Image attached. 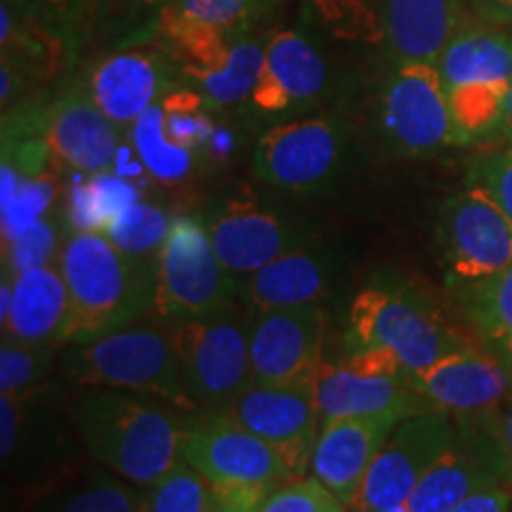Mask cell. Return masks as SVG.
Here are the masks:
<instances>
[{
    "mask_svg": "<svg viewBox=\"0 0 512 512\" xmlns=\"http://www.w3.org/2000/svg\"><path fill=\"white\" fill-rule=\"evenodd\" d=\"M380 128L389 147L401 155H432L456 145L439 64L389 62L380 88Z\"/></svg>",
    "mask_w": 512,
    "mask_h": 512,
    "instance_id": "10",
    "label": "cell"
},
{
    "mask_svg": "<svg viewBox=\"0 0 512 512\" xmlns=\"http://www.w3.org/2000/svg\"><path fill=\"white\" fill-rule=\"evenodd\" d=\"M320 418H396L432 408L413 387L411 370L392 351H351L347 361L320 370L316 382Z\"/></svg>",
    "mask_w": 512,
    "mask_h": 512,
    "instance_id": "9",
    "label": "cell"
},
{
    "mask_svg": "<svg viewBox=\"0 0 512 512\" xmlns=\"http://www.w3.org/2000/svg\"><path fill=\"white\" fill-rule=\"evenodd\" d=\"M325 316L318 304L259 311L249 328L252 380L273 387H316L323 361Z\"/></svg>",
    "mask_w": 512,
    "mask_h": 512,
    "instance_id": "14",
    "label": "cell"
},
{
    "mask_svg": "<svg viewBox=\"0 0 512 512\" xmlns=\"http://www.w3.org/2000/svg\"><path fill=\"white\" fill-rule=\"evenodd\" d=\"M91 95L114 124L133 126L136 119L174 86V69L164 55L124 48L95 64L86 76Z\"/></svg>",
    "mask_w": 512,
    "mask_h": 512,
    "instance_id": "21",
    "label": "cell"
},
{
    "mask_svg": "<svg viewBox=\"0 0 512 512\" xmlns=\"http://www.w3.org/2000/svg\"><path fill=\"white\" fill-rule=\"evenodd\" d=\"M216 489L202 472L181 460L169 475L147 486L145 512H214Z\"/></svg>",
    "mask_w": 512,
    "mask_h": 512,
    "instance_id": "32",
    "label": "cell"
},
{
    "mask_svg": "<svg viewBox=\"0 0 512 512\" xmlns=\"http://www.w3.org/2000/svg\"><path fill=\"white\" fill-rule=\"evenodd\" d=\"M501 131L505 133V140L512 145V83H510V93H508V102H505V114H503V126Z\"/></svg>",
    "mask_w": 512,
    "mask_h": 512,
    "instance_id": "42",
    "label": "cell"
},
{
    "mask_svg": "<svg viewBox=\"0 0 512 512\" xmlns=\"http://www.w3.org/2000/svg\"><path fill=\"white\" fill-rule=\"evenodd\" d=\"M458 427L444 408H427L401 420L370 465L361 494L351 508L358 512H399L427 470L456 441Z\"/></svg>",
    "mask_w": 512,
    "mask_h": 512,
    "instance_id": "12",
    "label": "cell"
},
{
    "mask_svg": "<svg viewBox=\"0 0 512 512\" xmlns=\"http://www.w3.org/2000/svg\"><path fill=\"white\" fill-rule=\"evenodd\" d=\"M501 434H503L505 453H508V460H510V465H512V406H510V411L505 413V418L501 422Z\"/></svg>",
    "mask_w": 512,
    "mask_h": 512,
    "instance_id": "41",
    "label": "cell"
},
{
    "mask_svg": "<svg viewBox=\"0 0 512 512\" xmlns=\"http://www.w3.org/2000/svg\"><path fill=\"white\" fill-rule=\"evenodd\" d=\"M456 145L475 143L503 126L512 83V29L472 24L453 36L439 60Z\"/></svg>",
    "mask_w": 512,
    "mask_h": 512,
    "instance_id": "5",
    "label": "cell"
},
{
    "mask_svg": "<svg viewBox=\"0 0 512 512\" xmlns=\"http://www.w3.org/2000/svg\"><path fill=\"white\" fill-rule=\"evenodd\" d=\"M437 233L458 283H484L512 266V221L482 185L470 183L444 204Z\"/></svg>",
    "mask_w": 512,
    "mask_h": 512,
    "instance_id": "13",
    "label": "cell"
},
{
    "mask_svg": "<svg viewBox=\"0 0 512 512\" xmlns=\"http://www.w3.org/2000/svg\"><path fill=\"white\" fill-rule=\"evenodd\" d=\"M399 422L396 418L323 420L311 456V475L351 508L375 456Z\"/></svg>",
    "mask_w": 512,
    "mask_h": 512,
    "instance_id": "19",
    "label": "cell"
},
{
    "mask_svg": "<svg viewBox=\"0 0 512 512\" xmlns=\"http://www.w3.org/2000/svg\"><path fill=\"white\" fill-rule=\"evenodd\" d=\"M183 460L209 479L221 503L252 512L273 489L299 479L271 444L223 413H204L190 422Z\"/></svg>",
    "mask_w": 512,
    "mask_h": 512,
    "instance_id": "6",
    "label": "cell"
},
{
    "mask_svg": "<svg viewBox=\"0 0 512 512\" xmlns=\"http://www.w3.org/2000/svg\"><path fill=\"white\" fill-rule=\"evenodd\" d=\"M235 275L226 271L211 245L207 221L176 216L157 254L155 316L164 323L228 311Z\"/></svg>",
    "mask_w": 512,
    "mask_h": 512,
    "instance_id": "8",
    "label": "cell"
},
{
    "mask_svg": "<svg viewBox=\"0 0 512 512\" xmlns=\"http://www.w3.org/2000/svg\"><path fill=\"white\" fill-rule=\"evenodd\" d=\"M347 347L392 351L415 373L470 344L420 292L396 283H370L351 302Z\"/></svg>",
    "mask_w": 512,
    "mask_h": 512,
    "instance_id": "4",
    "label": "cell"
},
{
    "mask_svg": "<svg viewBox=\"0 0 512 512\" xmlns=\"http://www.w3.org/2000/svg\"><path fill=\"white\" fill-rule=\"evenodd\" d=\"M31 17L76 57L91 36L95 0H17Z\"/></svg>",
    "mask_w": 512,
    "mask_h": 512,
    "instance_id": "33",
    "label": "cell"
},
{
    "mask_svg": "<svg viewBox=\"0 0 512 512\" xmlns=\"http://www.w3.org/2000/svg\"><path fill=\"white\" fill-rule=\"evenodd\" d=\"M133 143L145 169L159 181H181L192 166V150L178 145L166 131L162 102L145 110L133 124Z\"/></svg>",
    "mask_w": 512,
    "mask_h": 512,
    "instance_id": "28",
    "label": "cell"
},
{
    "mask_svg": "<svg viewBox=\"0 0 512 512\" xmlns=\"http://www.w3.org/2000/svg\"><path fill=\"white\" fill-rule=\"evenodd\" d=\"M510 494L505 484H491L472 491L448 512H510Z\"/></svg>",
    "mask_w": 512,
    "mask_h": 512,
    "instance_id": "39",
    "label": "cell"
},
{
    "mask_svg": "<svg viewBox=\"0 0 512 512\" xmlns=\"http://www.w3.org/2000/svg\"><path fill=\"white\" fill-rule=\"evenodd\" d=\"M60 252V226L50 216H41L27 230L3 242V271L15 278L31 268L53 266Z\"/></svg>",
    "mask_w": 512,
    "mask_h": 512,
    "instance_id": "35",
    "label": "cell"
},
{
    "mask_svg": "<svg viewBox=\"0 0 512 512\" xmlns=\"http://www.w3.org/2000/svg\"><path fill=\"white\" fill-rule=\"evenodd\" d=\"M470 5L482 24L512 29V0H470Z\"/></svg>",
    "mask_w": 512,
    "mask_h": 512,
    "instance_id": "40",
    "label": "cell"
},
{
    "mask_svg": "<svg viewBox=\"0 0 512 512\" xmlns=\"http://www.w3.org/2000/svg\"><path fill=\"white\" fill-rule=\"evenodd\" d=\"M268 41L271 36L254 34V31L242 34L230 43L228 53L214 67L190 74L188 79L195 83L202 98L214 107L247 102L264 72Z\"/></svg>",
    "mask_w": 512,
    "mask_h": 512,
    "instance_id": "26",
    "label": "cell"
},
{
    "mask_svg": "<svg viewBox=\"0 0 512 512\" xmlns=\"http://www.w3.org/2000/svg\"><path fill=\"white\" fill-rule=\"evenodd\" d=\"M72 299L60 268L41 266L15 275L12 311L3 335L36 344H67Z\"/></svg>",
    "mask_w": 512,
    "mask_h": 512,
    "instance_id": "23",
    "label": "cell"
},
{
    "mask_svg": "<svg viewBox=\"0 0 512 512\" xmlns=\"http://www.w3.org/2000/svg\"><path fill=\"white\" fill-rule=\"evenodd\" d=\"M214 512H252V510H242V508H235V505H228V503H221L216 505Z\"/></svg>",
    "mask_w": 512,
    "mask_h": 512,
    "instance_id": "43",
    "label": "cell"
},
{
    "mask_svg": "<svg viewBox=\"0 0 512 512\" xmlns=\"http://www.w3.org/2000/svg\"><path fill=\"white\" fill-rule=\"evenodd\" d=\"M171 221L174 219H169L164 209L136 200L114 214L100 233L121 252L131 256H157L169 235Z\"/></svg>",
    "mask_w": 512,
    "mask_h": 512,
    "instance_id": "31",
    "label": "cell"
},
{
    "mask_svg": "<svg viewBox=\"0 0 512 512\" xmlns=\"http://www.w3.org/2000/svg\"><path fill=\"white\" fill-rule=\"evenodd\" d=\"M249 328L230 309L169 323L181 384L195 411L221 413L252 382Z\"/></svg>",
    "mask_w": 512,
    "mask_h": 512,
    "instance_id": "7",
    "label": "cell"
},
{
    "mask_svg": "<svg viewBox=\"0 0 512 512\" xmlns=\"http://www.w3.org/2000/svg\"><path fill=\"white\" fill-rule=\"evenodd\" d=\"M55 363L53 344L24 342L3 335L0 347V392L10 399H29L48 382Z\"/></svg>",
    "mask_w": 512,
    "mask_h": 512,
    "instance_id": "30",
    "label": "cell"
},
{
    "mask_svg": "<svg viewBox=\"0 0 512 512\" xmlns=\"http://www.w3.org/2000/svg\"><path fill=\"white\" fill-rule=\"evenodd\" d=\"M147 491L138 484H124L119 479L95 475L83 489L67 498L57 512H145Z\"/></svg>",
    "mask_w": 512,
    "mask_h": 512,
    "instance_id": "36",
    "label": "cell"
},
{
    "mask_svg": "<svg viewBox=\"0 0 512 512\" xmlns=\"http://www.w3.org/2000/svg\"><path fill=\"white\" fill-rule=\"evenodd\" d=\"M470 183L482 185L512 221V145H508L501 152L484 157L482 162L472 169Z\"/></svg>",
    "mask_w": 512,
    "mask_h": 512,
    "instance_id": "38",
    "label": "cell"
},
{
    "mask_svg": "<svg viewBox=\"0 0 512 512\" xmlns=\"http://www.w3.org/2000/svg\"><path fill=\"white\" fill-rule=\"evenodd\" d=\"M64 375L83 389H121L195 411L181 384L171 330L140 323L88 342L67 344Z\"/></svg>",
    "mask_w": 512,
    "mask_h": 512,
    "instance_id": "3",
    "label": "cell"
},
{
    "mask_svg": "<svg viewBox=\"0 0 512 512\" xmlns=\"http://www.w3.org/2000/svg\"><path fill=\"white\" fill-rule=\"evenodd\" d=\"M50 157L86 176L112 169L119 150V126L100 110L86 79H69L50 100Z\"/></svg>",
    "mask_w": 512,
    "mask_h": 512,
    "instance_id": "17",
    "label": "cell"
},
{
    "mask_svg": "<svg viewBox=\"0 0 512 512\" xmlns=\"http://www.w3.org/2000/svg\"><path fill=\"white\" fill-rule=\"evenodd\" d=\"M174 0H95L91 36L105 48H140L162 34L164 12Z\"/></svg>",
    "mask_w": 512,
    "mask_h": 512,
    "instance_id": "27",
    "label": "cell"
},
{
    "mask_svg": "<svg viewBox=\"0 0 512 512\" xmlns=\"http://www.w3.org/2000/svg\"><path fill=\"white\" fill-rule=\"evenodd\" d=\"M133 202H136V190L131 185L105 174L93 176V181L76 190L72 197V207H69L72 230H98L100 233L114 214Z\"/></svg>",
    "mask_w": 512,
    "mask_h": 512,
    "instance_id": "34",
    "label": "cell"
},
{
    "mask_svg": "<svg viewBox=\"0 0 512 512\" xmlns=\"http://www.w3.org/2000/svg\"><path fill=\"white\" fill-rule=\"evenodd\" d=\"M460 29L463 0H384L382 36L394 64H439Z\"/></svg>",
    "mask_w": 512,
    "mask_h": 512,
    "instance_id": "22",
    "label": "cell"
},
{
    "mask_svg": "<svg viewBox=\"0 0 512 512\" xmlns=\"http://www.w3.org/2000/svg\"><path fill=\"white\" fill-rule=\"evenodd\" d=\"M207 228L230 275H252L309 240L294 223L252 200L226 202L207 221Z\"/></svg>",
    "mask_w": 512,
    "mask_h": 512,
    "instance_id": "18",
    "label": "cell"
},
{
    "mask_svg": "<svg viewBox=\"0 0 512 512\" xmlns=\"http://www.w3.org/2000/svg\"><path fill=\"white\" fill-rule=\"evenodd\" d=\"M501 358H503L505 368H508V373H510V380H512V354H505V356H501Z\"/></svg>",
    "mask_w": 512,
    "mask_h": 512,
    "instance_id": "44",
    "label": "cell"
},
{
    "mask_svg": "<svg viewBox=\"0 0 512 512\" xmlns=\"http://www.w3.org/2000/svg\"><path fill=\"white\" fill-rule=\"evenodd\" d=\"M330 88V67L304 27L271 36L261 79L247 105L256 117L290 121L313 110ZM278 121V124H280Z\"/></svg>",
    "mask_w": 512,
    "mask_h": 512,
    "instance_id": "16",
    "label": "cell"
},
{
    "mask_svg": "<svg viewBox=\"0 0 512 512\" xmlns=\"http://www.w3.org/2000/svg\"><path fill=\"white\" fill-rule=\"evenodd\" d=\"M280 0H174L162 19V36L176 50H190L254 31Z\"/></svg>",
    "mask_w": 512,
    "mask_h": 512,
    "instance_id": "24",
    "label": "cell"
},
{
    "mask_svg": "<svg viewBox=\"0 0 512 512\" xmlns=\"http://www.w3.org/2000/svg\"><path fill=\"white\" fill-rule=\"evenodd\" d=\"M72 415L88 453L131 484L147 489L183 460V411L155 396L86 389Z\"/></svg>",
    "mask_w": 512,
    "mask_h": 512,
    "instance_id": "1",
    "label": "cell"
},
{
    "mask_svg": "<svg viewBox=\"0 0 512 512\" xmlns=\"http://www.w3.org/2000/svg\"><path fill=\"white\" fill-rule=\"evenodd\" d=\"M57 268L72 299L67 344L140 323L155 311L157 256L121 252L98 230H72Z\"/></svg>",
    "mask_w": 512,
    "mask_h": 512,
    "instance_id": "2",
    "label": "cell"
},
{
    "mask_svg": "<svg viewBox=\"0 0 512 512\" xmlns=\"http://www.w3.org/2000/svg\"><path fill=\"white\" fill-rule=\"evenodd\" d=\"M256 512H344V503L316 477H299L273 489Z\"/></svg>",
    "mask_w": 512,
    "mask_h": 512,
    "instance_id": "37",
    "label": "cell"
},
{
    "mask_svg": "<svg viewBox=\"0 0 512 512\" xmlns=\"http://www.w3.org/2000/svg\"><path fill=\"white\" fill-rule=\"evenodd\" d=\"M245 292L256 311L318 304L330 294V264L304 245L249 275Z\"/></svg>",
    "mask_w": 512,
    "mask_h": 512,
    "instance_id": "25",
    "label": "cell"
},
{
    "mask_svg": "<svg viewBox=\"0 0 512 512\" xmlns=\"http://www.w3.org/2000/svg\"><path fill=\"white\" fill-rule=\"evenodd\" d=\"M221 413L271 444L290 465L294 477H304L311 467L323 425L316 387H273L252 380Z\"/></svg>",
    "mask_w": 512,
    "mask_h": 512,
    "instance_id": "15",
    "label": "cell"
},
{
    "mask_svg": "<svg viewBox=\"0 0 512 512\" xmlns=\"http://www.w3.org/2000/svg\"><path fill=\"white\" fill-rule=\"evenodd\" d=\"M413 387L432 408L448 413H486L512 389L503 358L475 347L448 354L411 373Z\"/></svg>",
    "mask_w": 512,
    "mask_h": 512,
    "instance_id": "20",
    "label": "cell"
},
{
    "mask_svg": "<svg viewBox=\"0 0 512 512\" xmlns=\"http://www.w3.org/2000/svg\"><path fill=\"white\" fill-rule=\"evenodd\" d=\"M349 150V128L335 117H306L273 124L254 147V174L292 192L332 183Z\"/></svg>",
    "mask_w": 512,
    "mask_h": 512,
    "instance_id": "11",
    "label": "cell"
},
{
    "mask_svg": "<svg viewBox=\"0 0 512 512\" xmlns=\"http://www.w3.org/2000/svg\"><path fill=\"white\" fill-rule=\"evenodd\" d=\"M467 316L484 342L512 354V266L484 283L472 285L467 294Z\"/></svg>",
    "mask_w": 512,
    "mask_h": 512,
    "instance_id": "29",
    "label": "cell"
}]
</instances>
